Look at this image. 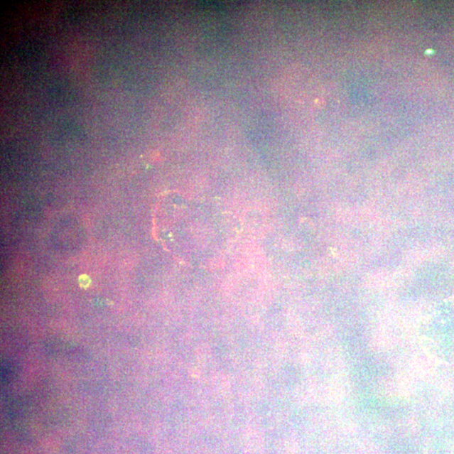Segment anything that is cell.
<instances>
[{
  "label": "cell",
  "mask_w": 454,
  "mask_h": 454,
  "mask_svg": "<svg viewBox=\"0 0 454 454\" xmlns=\"http://www.w3.org/2000/svg\"><path fill=\"white\" fill-rule=\"evenodd\" d=\"M79 282H80V286L82 288H88L90 286L91 279L88 276V275L82 274L79 278Z\"/></svg>",
  "instance_id": "obj_2"
},
{
  "label": "cell",
  "mask_w": 454,
  "mask_h": 454,
  "mask_svg": "<svg viewBox=\"0 0 454 454\" xmlns=\"http://www.w3.org/2000/svg\"><path fill=\"white\" fill-rule=\"evenodd\" d=\"M420 339L431 359L454 369V310L435 311L423 325Z\"/></svg>",
  "instance_id": "obj_1"
}]
</instances>
